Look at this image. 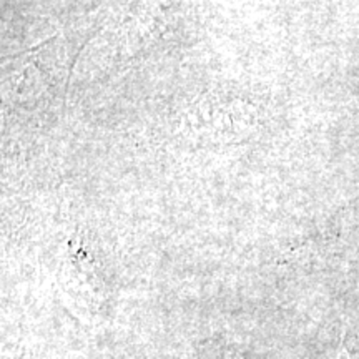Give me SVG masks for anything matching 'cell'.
<instances>
[{
	"label": "cell",
	"instance_id": "cell-2",
	"mask_svg": "<svg viewBox=\"0 0 359 359\" xmlns=\"http://www.w3.org/2000/svg\"><path fill=\"white\" fill-rule=\"evenodd\" d=\"M333 359H351V356H349V353H348L346 348H341L339 351H338V354H336Z\"/></svg>",
	"mask_w": 359,
	"mask_h": 359
},
{
	"label": "cell",
	"instance_id": "cell-1",
	"mask_svg": "<svg viewBox=\"0 0 359 359\" xmlns=\"http://www.w3.org/2000/svg\"><path fill=\"white\" fill-rule=\"evenodd\" d=\"M222 359H245L243 354L240 351H236V349H231V351H228L226 354H223Z\"/></svg>",
	"mask_w": 359,
	"mask_h": 359
}]
</instances>
